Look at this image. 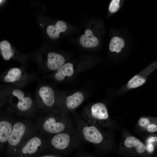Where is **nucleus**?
<instances>
[{
  "mask_svg": "<svg viewBox=\"0 0 157 157\" xmlns=\"http://www.w3.org/2000/svg\"><path fill=\"white\" fill-rule=\"evenodd\" d=\"M7 103L10 112L15 115L27 119L36 115L33 99L19 88L13 87L8 95Z\"/></svg>",
  "mask_w": 157,
  "mask_h": 157,
  "instance_id": "f257e3e1",
  "label": "nucleus"
},
{
  "mask_svg": "<svg viewBox=\"0 0 157 157\" xmlns=\"http://www.w3.org/2000/svg\"><path fill=\"white\" fill-rule=\"evenodd\" d=\"M38 131L35 122L30 119H17L8 139L9 153L12 157L21 147Z\"/></svg>",
  "mask_w": 157,
  "mask_h": 157,
  "instance_id": "f03ea898",
  "label": "nucleus"
},
{
  "mask_svg": "<svg viewBox=\"0 0 157 157\" xmlns=\"http://www.w3.org/2000/svg\"><path fill=\"white\" fill-rule=\"evenodd\" d=\"M49 149L48 141L38 131L21 147L12 157H35Z\"/></svg>",
  "mask_w": 157,
  "mask_h": 157,
  "instance_id": "7ed1b4c3",
  "label": "nucleus"
},
{
  "mask_svg": "<svg viewBox=\"0 0 157 157\" xmlns=\"http://www.w3.org/2000/svg\"><path fill=\"white\" fill-rule=\"evenodd\" d=\"M33 100L36 115L46 114L52 111L55 105V92L51 87L47 85L39 86L36 90Z\"/></svg>",
  "mask_w": 157,
  "mask_h": 157,
  "instance_id": "20e7f679",
  "label": "nucleus"
},
{
  "mask_svg": "<svg viewBox=\"0 0 157 157\" xmlns=\"http://www.w3.org/2000/svg\"><path fill=\"white\" fill-rule=\"evenodd\" d=\"M38 116L35 123L38 131L42 134L52 135L62 132L66 129V124L59 119L53 110L44 115Z\"/></svg>",
  "mask_w": 157,
  "mask_h": 157,
  "instance_id": "39448f33",
  "label": "nucleus"
},
{
  "mask_svg": "<svg viewBox=\"0 0 157 157\" xmlns=\"http://www.w3.org/2000/svg\"><path fill=\"white\" fill-rule=\"evenodd\" d=\"M35 78L34 75L28 73L22 69L13 67L8 70L4 79L5 82L19 88L29 83Z\"/></svg>",
  "mask_w": 157,
  "mask_h": 157,
  "instance_id": "423d86ee",
  "label": "nucleus"
},
{
  "mask_svg": "<svg viewBox=\"0 0 157 157\" xmlns=\"http://www.w3.org/2000/svg\"><path fill=\"white\" fill-rule=\"evenodd\" d=\"M47 141L49 148L54 151H62L67 149L71 143V137L67 133H60L51 135Z\"/></svg>",
  "mask_w": 157,
  "mask_h": 157,
  "instance_id": "0eeeda50",
  "label": "nucleus"
},
{
  "mask_svg": "<svg viewBox=\"0 0 157 157\" xmlns=\"http://www.w3.org/2000/svg\"><path fill=\"white\" fill-rule=\"evenodd\" d=\"M95 26L91 24L85 30L84 33L79 39L80 44L85 48L95 47L99 44V38L96 35L97 33Z\"/></svg>",
  "mask_w": 157,
  "mask_h": 157,
  "instance_id": "6e6552de",
  "label": "nucleus"
},
{
  "mask_svg": "<svg viewBox=\"0 0 157 157\" xmlns=\"http://www.w3.org/2000/svg\"><path fill=\"white\" fill-rule=\"evenodd\" d=\"M82 132L85 139L94 144H99L103 140V136L99 130L94 126H85L82 129Z\"/></svg>",
  "mask_w": 157,
  "mask_h": 157,
  "instance_id": "1a4fd4ad",
  "label": "nucleus"
},
{
  "mask_svg": "<svg viewBox=\"0 0 157 157\" xmlns=\"http://www.w3.org/2000/svg\"><path fill=\"white\" fill-rule=\"evenodd\" d=\"M68 25L64 21L59 20L53 24L48 25L47 32L48 36L52 39H57L63 35L68 29Z\"/></svg>",
  "mask_w": 157,
  "mask_h": 157,
  "instance_id": "9d476101",
  "label": "nucleus"
},
{
  "mask_svg": "<svg viewBox=\"0 0 157 157\" xmlns=\"http://www.w3.org/2000/svg\"><path fill=\"white\" fill-rule=\"evenodd\" d=\"M90 115L94 121L102 122L106 120L108 117L109 115L105 105L101 103H97L91 106Z\"/></svg>",
  "mask_w": 157,
  "mask_h": 157,
  "instance_id": "9b49d317",
  "label": "nucleus"
},
{
  "mask_svg": "<svg viewBox=\"0 0 157 157\" xmlns=\"http://www.w3.org/2000/svg\"><path fill=\"white\" fill-rule=\"evenodd\" d=\"M15 115L9 120L0 121V142L4 143L7 142L12 130L14 124L17 119Z\"/></svg>",
  "mask_w": 157,
  "mask_h": 157,
  "instance_id": "f8f14e48",
  "label": "nucleus"
},
{
  "mask_svg": "<svg viewBox=\"0 0 157 157\" xmlns=\"http://www.w3.org/2000/svg\"><path fill=\"white\" fill-rule=\"evenodd\" d=\"M65 62L64 56L59 53L50 52L47 55V67L51 70H57L65 63Z\"/></svg>",
  "mask_w": 157,
  "mask_h": 157,
  "instance_id": "ddd939ff",
  "label": "nucleus"
},
{
  "mask_svg": "<svg viewBox=\"0 0 157 157\" xmlns=\"http://www.w3.org/2000/svg\"><path fill=\"white\" fill-rule=\"evenodd\" d=\"M74 63L72 61L64 63L56 70L54 74V77L58 81L63 80L65 76L70 77L74 74Z\"/></svg>",
  "mask_w": 157,
  "mask_h": 157,
  "instance_id": "4468645a",
  "label": "nucleus"
},
{
  "mask_svg": "<svg viewBox=\"0 0 157 157\" xmlns=\"http://www.w3.org/2000/svg\"><path fill=\"white\" fill-rule=\"evenodd\" d=\"M124 145L128 148H135L139 154L143 153L146 149L144 144L139 139L133 136L127 137L125 140Z\"/></svg>",
  "mask_w": 157,
  "mask_h": 157,
  "instance_id": "2eb2a0df",
  "label": "nucleus"
},
{
  "mask_svg": "<svg viewBox=\"0 0 157 157\" xmlns=\"http://www.w3.org/2000/svg\"><path fill=\"white\" fill-rule=\"evenodd\" d=\"M84 100L83 94L81 92H77L67 98L66 105L69 109H75L81 104Z\"/></svg>",
  "mask_w": 157,
  "mask_h": 157,
  "instance_id": "dca6fc26",
  "label": "nucleus"
},
{
  "mask_svg": "<svg viewBox=\"0 0 157 157\" xmlns=\"http://www.w3.org/2000/svg\"><path fill=\"white\" fill-rule=\"evenodd\" d=\"M0 49L3 58L8 60L15 56L14 50L11 48L10 43L7 40H3L0 43Z\"/></svg>",
  "mask_w": 157,
  "mask_h": 157,
  "instance_id": "f3484780",
  "label": "nucleus"
},
{
  "mask_svg": "<svg viewBox=\"0 0 157 157\" xmlns=\"http://www.w3.org/2000/svg\"><path fill=\"white\" fill-rule=\"evenodd\" d=\"M125 42L122 38L118 36H115L111 39L109 44V49L112 52H120L124 47Z\"/></svg>",
  "mask_w": 157,
  "mask_h": 157,
  "instance_id": "a211bd4d",
  "label": "nucleus"
},
{
  "mask_svg": "<svg viewBox=\"0 0 157 157\" xmlns=\"http://www.w3.org/2000/svg\"><path fill=\"white\" fill-rule=\"evenodd\" d=\"M146 81L144 78L139 75H136L129 81L127 87L129 89L138 88L144 83Z\"/></svg>",
  "mask_w": 157,
  "mask_h": 157,
  "instance_id": "6ab92c4d",
  "label": "nucleus"
},
{
  "mask_svg": "<svg viewBox=\"0 0 157 157\" xmlns=\"http://www.w3.org/2000/svg\"><path fill=\"white\" fill-rule=\"evenodd\" d=\"M119 0H113L109 6V11L112 13H115L118 10L119 7Z\"/></svg>",
  "mask_w": 157,
  "mask_h": 157,
  "instance_id": "aec40b11",
  "label": "nucleus"
},
{
  "mask_svg": "<svg viewBox=\"0 0 157 157\" xmlns=\"http://www.w3.org/2000/svg\"><path fill=\"white\" fill-rule=\"evenodd\" d=\"M149 123V119L147 118L142 117L138 121V124L142 127H144Z\"/></svg>",
  "mask_w": 157,
  "mask_h": 157,
  "instance_id": "412c9836",
  "label": "nucleus"
},
{
  "mask_svg": "<svg viewBox=\"0 0 157 157\" xmlns=\"http://www.w3.org/2000/svg\"><path fill=\"white\" fill-rule=\"evenodd\" d=\"M147 130L151 133L156 132L157 131V126L154 124L149 125L148 126Z\"/></svg>",
  "mask_w": 157,
  "mask_h": 157,
  "instance_id": "4be33fe9",
  "label": "nucleus"
},
{
  "mask_svg": "<svg viewBox=\"0 0 157 157\" xmlns=\"http://www.w3.org/2000/svg\"><path fill=\"white\" fill-rule=\"evenodd\" d=\"M146 149L148 152L152 153L154 149L153 144L151 143H149L146 147Z\"/></svg>",
  "mask_w": 157,
  "mask_h": 157,
  "instance_id": "5701e85b",
  "label": "nucleus"
},
{
  "mask_svg": "<svg viewBox=\"0 0 157 157\" xmlns=\"http://www.w3.org/2000/svg\"><path fill=\"white\" fill-rule=\"evenodd\" d=\"M157 141V137H152L149 138L147 140L148 143H151L153 142H156Z\"/></svg>",
  "mask_w": 157,
  "mask_h": 157,
  "instance_id": "b1692460",
  "label": "nucleus"
},
{
  "mask_svg": "<svg viewBox=\"0 0 157 157\" xmlns=\"http://www.w3.org/2000/svg\"><path fill=\"white\" fill-rule=\"evenodd\" d=\"M35 157H58L57 156L53 155H39Z\"/></svg>",
  "mask_w": 157,
  "mask_h": 157,
  "instance_id": "393cba45",
  "label": "nucleus"
},
{
  "mask_svg": "<svg viewBox=\"0 0 157 157\" xmlns=\"http://www.w3.org/2000/svg\"><path fill=\"white\" fill-rule=\"evenodd\" d=\"M2 1V0H0V3Z\"/></svg>",
  "mask_w": 157,
  "mask_h": 157,
  "instance_id": "a878e982",
  "label": "nucleus"
}]
</instances>
